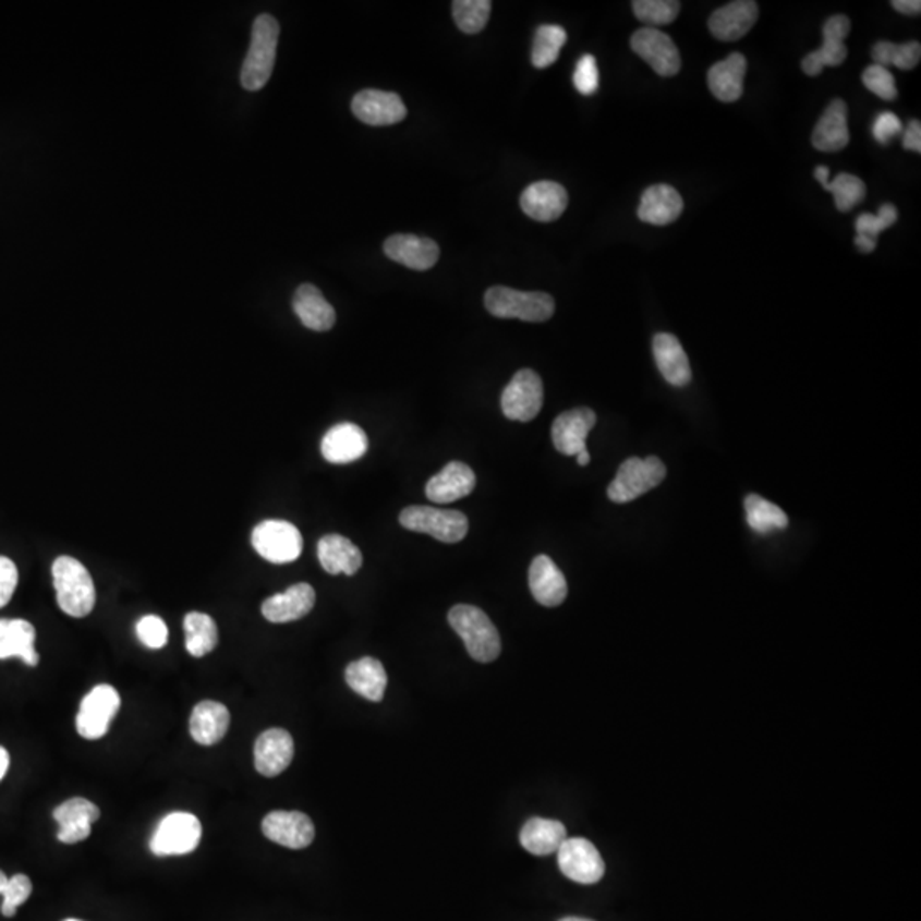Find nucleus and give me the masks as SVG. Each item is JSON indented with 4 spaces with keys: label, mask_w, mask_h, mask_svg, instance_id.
I'll return each mask as SVG.
<instances>
[{
    "label": "nucleus",
    "mask_w": 921,
    "mask_h": 921,
    "mask_svg": "<svg viewBox=\"0 0 921 921\" xmlns=\"http://www.w3.org/2000/svg\"><path fill=\"white\" fill-rule=\"evenodd\" d=\"M57 603L65 615L84 618L90 615L96 604V587L93 577L81 561L62 555L51 567Z\"/></svg>",
    "instance_id": "1"
},
{
    "label": "nucleus",
    "mask_w": 921,
    "mask_h": 921,
    "mask_svg": "<svg viewBox=\"0 0 921 921\" xmlns=\"http://www.w3.org/2000/svg\"><path fill=\"white\" fill-rule=\"evenodd\" d=\"M279 36V21L270 14L256 17L252 29V45L241 69V84L244 89L259 90L267 86L277 59Z\"/></svg>",
    "instance_id": "2"
},
{
    "label": "nucleus",
    "mask_w": 921,
    "mask_h": 921,
    "mask_svg": "<svg viewBox=\"0 0 921 921\" xmlns=\"http://www.w3.org/2000/svg\"><path fill=\"white\" fill-rule=\"evenodd\" d=\"M452 630L461 637L466 645L468 654L478 663H494L502 651V642L497 627L490 618L470 604H458L447 616Z\"/></svg>",
    "instance_id": "3"
},
{
    "label": "nucleus",
    "mask_w": 921,
    "mask_h": 921,
    "mask_svg": "<svg viewBox=\"0 0 921 921\" xmlns=\"http://www.w3.org/2000/svg\"><path fill=\"white\" fill-rule=\"evenodd\" d=\"M485 307L495 318L543 323L555 313V301L546 292H522L497 286L486 291Z\"/></svg>",
    "instance_id": "4"
},
{
    "label": "nucleus",
    "mask_w": 921,
    "mask_h": 921,
    "mask_svg": "<svg viewBox=\"0 0 921 921\" xmlns=\"http://www.w3.org/2000/svg\"><path fill=\"white\" fill-rule=\"evenodd\" d=\"M400 524L413 533L431 534L440 543H459L466 537L470 521L458 510H443L428 506H412L401 510Z\"/></svg>",
    "instance_id": "5"
},
{
    "label": "nucleus",
    "mask_w": 921,
    "mask_h": 921,
    "mask_svg": "<svg viewBox=\"0 0 921 921\" xmlns=\"http://www.w3.org/2000/svg\"><path fill=\"white\" fill-rule=\"evenodd\" d=\"M667 470L655 456L647 459L630 458L621 464L608 486V497L615 504H628L647 494L666 478Z\"/></svg>",
    "instance_id": "6"
},
{
    "label": "nucleus",
    "mask_w": 921,
    "mask_h": 921,
    "mask_svg": "<svg viewBox=\"0 0 921 921\" xmlns=\"http://www.w3.org/2000/svg\"><path fill=\"white\" fill-rule=\"evenodd\" d=\"M202 823L190 812H171L157 824L149 848L156 857H180L201 845Z\"/></svg>",
    "instance_id": "7"
},
{
    "label": "nucleus",
    "mask_w": 921,
    "mask_h": 921,
    "mask_svg": "<svg viewBox=\"0 0 921 921\" xmlns=\"http://www.w3.org/2000/svg\"><path fill=\"white\" fill-rule=\"evenodd\" d=\"M252 545L259 557L275 565L291 563L302 553V534L294 524L279 519L259 522L253 530Z\"/></svg>",
    "instance_id": "8"
},
{
    "label": "nucleus",
    "mask_w": 921,
    "mask_h": 921,
    "mask_svg": "<svg viewBox=\"0 0 921 921\" xmlns=\"http://www.w3.org/2000/svg\"><path fill=\"white\" fill-rule=\"evenodd\" d=\"M122 705L120 694L110 684H98L84 696L75 718L78 736L96 741L107 736L111 720Z\"/></svg>",
    "instance_id": "9"
},
{
    "label": "nucleus",
    "mask_w": 921,
    "mask_h": 921,
    "mask_svg": "<svg viewBox=\"0 0 921 921\" xmlns=\"http://www.w3.org/2000/svg\"><path fill=\"white\" fill-rule=\"evenodd\" d=\"M545 391L542 377L531 368H522L510 379L500 398L504 415L514 422H531L542 412Z\"/></svg>",
    "instance_id": "10"
},
{
    "label": "nucleus",
    "mask_w": 921,
    "mask_h": 921,
    "mask_svg": "<svg viewBox=\"0 0 921 921\" xmlns=\"http://www.w3.org/2000/svg\"><path fill=\"white\" fill-rule=\"evenodd\" d=\"M557 859L561 874L584 886L599 883L606 871L599 851L585 838L565 839L558 848Z\"/></svg>",
    "instance_id": "11"
},
{
    "label": "nucleus",
    "mask_w": 921,
    "mask_h": 921,
    "mask_svg": "<svg viewBox=\"0 0 921 921\" xmlns=\"http://www.w3.org/2000/svg\"><path fill=\"white\" fill-rule=\"evenodd\" d=\"M631 50L663 77H672L681 69V56L675 41L655 28H642L631 36Z\"/></svg>",
    "instance_id": "12"
},
{
    "label": "nucleus",
    "mask_w": 921,
    "mask_h": 921,
    "mask_svg": "<svg viewBox=\"0 0 921 921\" xmlns=\"http://www.w3.org/2000/svg\"><path fill=\"white\" fill-rule=\"evenodd\" d=\"M848 33H850V20L847 16L829 17L823 26V45L820 50L812 51L802 60V71L815 77L824 71V68H838L847 60L848 50L845 45Z\"/></svg>",
    "instance_id": "13"
},
{
    "label": "nucleus",
    "mask_w": 921,
    "mask_h": 921,
    "mask_svg": "<svg viewBox=\"0 0 921 921\" xmlns=\"http://www.w3.org/2000/svg\"><path fill=\"white\" fill-rule=\"evenodd\" d=\"M352 113L365 125L388 126L403 122L407 107L397 93L364 89L353 96Z\"/></svg>",
    "instance_id": "14"
},
{
    "label": "nucleus",
    "mask_w": 921,
    "mask_h": 921,
    "mask_svg": "<svg viewBox=\"0 0 921 921\" xmlns=\"http://www.w3.org/2000/svg\"><path fill=\"white\" fill-rule=\"evenodd\" d=\"M263 835L280 847L302 850L314 839V824L310 815L298 811H274L265 815Z\"/></svg>",
    "instance_id": "15"
},
{
    "label": "nucleus",
    "mask_w": 921,
    "mask_h": 921,
    "mask_svg": "<svg viewBox=\"0 0 921 921\" xmlns=\"http://www.w3.org/2000/svg\"><path fill=\"white\" fill-rule=\"evenodd\" d=\"M596 422V413L592 412L591 408H573L561 413L553 422V446L563 456H577L585 451V440Z\"/></svg>",
    "instance_id": "16"
},
{
    "label": "nucleus",
    "mask_w": 921,
    "mask_h": 921,
    "mask_svg": "<svg viewBox=\"0 0 921 921\" xmlns=\"http://www.w3.org/2000/svg\"><path fill=\"white\" fill-rule=\"evenodd\" d=\"M567 205H569V193L555 181H537L530 184L521 195L522 213L537 222H553L560 219Z\"/></svg>",
    "instance_id": "17"
},
{
    "label": "nucleus",
    "mask_w": 921,
    "mask_h": 921,
    "mask_svg": "<svg viewBox=\"0 0 921 921\" xmlns=\"http://www.w3.org/2000/svg\"><path fill=\"white\" fill-rule=\"evenodd\" d=\"M294 758V739L283 729H268L256 739L255 766L259 775L274 778L286 772Z\"/></svg>",
    "instance_id": "18"
},
{
    "label": "nucleus",
    "mask_w": 921,
    "mask_h": 921,
    "mask_svg": "<svg viewBox=\"0 0 921 921\" xmlns=\"http://www.w3.org/2000/svg\"><path fill=\"white\" fill-rule=\"evenodd\" d=\"M98 805L93 804L90 800L75 799L63 802L53 811V820L59 823V833L57 838L63 845L81 844L84 839L90 836V824L99 820Z\"/></svg>",
    "instance_id": "19"
},
{
    "label": "nucleus",
    "mask_w": 921,
    "mask_h": 921,
    "mask_svg": "<svg viewBox=\"0 0 921 921\" xmlns=\"http://www.w3.org/2000/svg\"><path fill=\"white\" fill-rule=\"evenodd\" d=\"M385 253L392 262L412 270H428L439 262L440 250L436 241L413 234L389 235L385 241Z\"/></svg>",
    "instance_id": "20"
},
{
    "label": "nucleus",
    "mask_w": 921,
    "mask_h": 921,
    "mask_svg": "<svg viewBox=\"0 0 921 921\" xmlns=\"http://www.w3.org/2000/svg\"><path fill=\"white\" fill-rule=\"evenodd\" d=\"M475 471L471 470L466 463L451 461L436 476L428 480L427 486H425V495L432 502L451 504L459 498L468 497L471 492L475 490Z\"/></svg>",
    "instance_id": "21"
},
{
    "label": "nucleus",
    "mask_w": 921,
    "mask_h": 921,
    "mask_svg": "<svg viewBox=\"0 0 921 921\" xmlns=\"http://www.w3.org/2000/svg\"><path fill=\"white\" fill-rule=\"evenodd\" d=\"M368 449V439L359 425L343 422L326 432L322 440L323 458L331 464L359 461Z\"/></svg>",
    "instance_id": "22"
},
{
    "label": "nucleus",
    "mask_w": 921,
    "mask_h": 921,
    "mask_svg": "<svg viewBox=\"0 0 921 921\" xmlns=\"http://www.w3.org/2000/svg\"><path fill=\"white\" fill-rule=\"evenodd\" d=\"M316 603V592L306 582L291 585L282 594L268 597L262 606L265 620L270 623H291L310 615Z\"/></svg>",
    "instance_id": "23"
},
{
    "label": "nucleus",
    "mask_w": 921,
    "mask_h": 921,
    "mask_svg": "<svg viewBox=\"0 0 921 921\" xmlns=\"http://www.w3.org/2000/svg\"><path fill=\"white\" fill-rule=\"evenodd\" d=\"M758 4L753 0H736L710 16L708 29L720 41H737L748 35L758 21Z\"/></svg>",
    "instance_id": "24"
},
{
    "label": "nucleus",
    "mask_w": 921,
    "mask_h": 921,
    "mask_svg": "<svg viewBox=\"0 0 921 921\" xmlns=\"http://www.w3.org/2000/svg\"><path fill=\"white\" fill-rule=\"evenodd\" d=\"M530 589L534 599L546 608L560 606L569 592L563 573L546 555H537L531 563Z\"/></svg>",
    "instance_id": "25"
},
{
    "label": "nucleus",
    "mask_w": 921,
    "mask_h": 921,
    "mask_svg": "<svg viewBox=\"0 0 921 921\" xmlns=\"http://www.w3.org/2000/svg\"><path fill=\"white\" fill-rule=\"evenodd\" d=\"M850 142L848 108L844 99H835L824 111L812 132V144L821 153H838Z\"/></svg>",
    "instance_id": "26"
},
{
    "label": "nucleus",
    "mask_w": 921,
    "mask_h": 921,
    "mask_svg": "<svg viewBox=\"0 0 921 921\" xmlns=\"http://www.w3.org/2000/svg\"><path fill=\"white\" fill-rule=\"evenodd\" d=\"M655 364L670 386L682 388L691 380V365L687 352L678 338L670 334H657L652 341Z\"/></svg>",
    "instance_id": "27"
},
{
    "label": "nucleus",
    "mask_w": 921,
    "mask_h": 921,
    "mask_svg": "<svg viewBox=\"0 0 921 921\" xmlns=\"http://www.w3.org/2000/svg\"><path fill=\"white\" fill-rule=\"evenodd\" d=\"M684 202L678 190L669 184H654L643 192L639 219L652 226H667L682 214Z\"/></svg>",
    "instance_id": "28"
},
{
    "label": "nucleus",
    "mask_w": 921,
    "mask_h": 921,
    "mask_svg": "<svg viewBox=\"0 0 921 921\" xmlns=\"http://www.w3.org/2000/svg\"><path fill=\"white\" fill-rule=\"evenodd\" d=\"M292 307L302 325L313 331H328L337 322V313L318 287L302 283L292 299Z\"/></svg>",
    "instance_id": "29"
},
{
    "label": "nucleus",
    "mask_w": 921,
    "mask_h": 921,
    "mask_svg": "<svg viewBox=\"0 0 921 921\" xmlns=\"http://www.w3.org/2000/svg\"><path fill=\"white\" fill-rule=\"evenodd\" d=\"M231 715L219 702L205 700L193 708L190 717V734L193 741L202 746H214L222 741L228 734Z\"/></svg>",
    "instance_id": "30"
},
{
    "label": "nucleus",
    "mask_w": 921,
    "mask_h": 921,
    "mask_svg": "<svg viewBox=\"0 0 921 921\" xmlns=\"http://www.w3.org/2000/svg\"><path fill=\"white\" fill-rule=\"evenodd\" d=\"M748 62L742 53H732L726 60L710 68L708 87L712 95L722 102H734L741 98Z\"/></svg>",
    "instance_id": "31"
},
{
    "label": "nucleus",
    "mask_w": 921,
    "mask_h": 921,
    "mask_svg": "<svg viewBox=\"0 0 921 921\" xmlns=\"http://www.w3.org/2000/svg\"><path fill=\"white\" fill-rule=\"evenodd\" d=\"M318 558L325 572L330 575H355L362 567L361 549L340 534H328L319 540Z\"/></svg>",
    "instance_id": "32"
},
{
    "label": "nucleus",
    "mask_w": 921,
    "mask_h": 921,
    "mask_svg": "<svg viewBox=\"0 0 921 921\" xmlns=\"http://www.w3.org/2000/svg\"><path fill=\"white\" fill-rule=\"evenodd\" d=\"M36 630L26 620H0V659L20 657L28 666H38Z\"/></svg>",
    "instance_id": "33"
},
{
    "label": "nucleus",
    "mask_w": 921,
    "mask_h": 921,
    "mask_svg": "<svg viewBox=\"0 0 921 921\" xmlns=\"http://www.w3.org/2000/svg\"><path fill=\"white\" fill-rule=\"evenodd\" d=\"M346 679L347 684L368 702H380L385 699L388 675L385 666L374 657H362L350 663L347 666Z\"/></svg>",
    "instance_id": "34"
},
{
    "label": "nucleus",
    "mask_w": 921,
    "mask_h": 921,
    "mask_svg": "<svg viewBox=\"0 0 921 921\" xmlns=\"http://www.w3.org/2000/svg\"><path fill=\"white\" fill-rule=\"evenodd\" d=\"M519 839L524 850L536 857H546V855L557 853L558 848L567 839V827L560 821L531 817L522 826Z\"/></svg>",
    "instance_id": "35"
},
{
    "label": "nucleus",
    "mask_w": 921,
    "mask_h": 921,
    "mask_svg": "<svg viewBox=\"0 0 921 921\" xmlns=\"http://www.w3.org/2000/svg\"><path fill=\"white\" fill-rule=\"evenodd\" d=\"M184 635H186V651L193 657H204L217 647L219 630L213 616L205 613L192 611L184 616Z\"/></svg>",
    "instance_id": "36"
},
{
    "label": "nucleus",
    "mask_w": 921,
    "mask_h": 921,
    "mask_svg": "<svg viewBox=\"0 0 921 921\" xmlns=\"http://www.w3.org/2000/svg\"><path fill=\"white\" fill-rule=\"evenodd\" d=\"M898 220V208L893 204H884L878 208L877 216L874 214H862L855 222L857 238L855 246L862 253H872L877 247V238L881 232L886 231Z\"/></svg>",
    "instance_id": "37"
},
{
    "label": "nucleus",
    "mask_w": 921,
    "mask_h": 921,
    "mask_svg": "<svg viewBox=\"0 0 921 921\" xmlns=\"http://www.w3.org/2000/svg\"><path fill=\"white\" fill-rule=\"evenodd\" d=\"M744 507L749 528L756 533L768 534L772 531L785 530L788 525V518L784 510L760 495H748Z\"/></svg>",
    "instance_id": "38"
},
{
    "label": "nucleus",
    "mask_w": 921,
    "mask_h": 921,
    "mask_svg": "<svg viewBox=\"0 0 921 921\" xmlns=\"http://www.w3.org/2000/svg\"><path fill=\"white\" fill-rule=\"evenodd\" d=\"M567 44V32L558 24H543L534 35L531 60L536 69H546L557 62L561 48Z\"/></svg>",
    "instance_id": "39"
},
{
    "label": "nucleus",
    "mask_w": 921,
    "mask_h": 921,
    "mask_svg": "<svg viewBox=\"0 0 921 921\" xmlns=\"http://www.w3.org/2000/svg\"><path fill=\"white\" fill-rule=\"evenodd\" d=\"M872 59L875 65L881 68L901 69V71H911L917 68L921 59V45L918 41H910V44L896 45L890 41H878L872 48Z\"/></svg>",
    "instance_id": "40"
},
{
    "label": "nucleus",
    "mask_w": 921,
    "mask_h": 921,
    "mask_svg": "<svg viewBox=\"0 0 921 921\" xmlns=\"http://www.w3.org/2000/svg\"><path fill=\"white\" fill-rule=\"evenodd\" d=\"M490 0H456L452 2V16L456 26L466 35H476L485 28L490 17Z\"/></svg>",
    "instance_id": "41"
},
{
    "label": "nucleus",
    "mask_w": 921,
    "mask_h": 921,
    "mask_svg": "<svg viewBox=\"0 0 921 921\" xmlns=\"http://www.w3.org/2000/svg\"><path fill=\"white\" fill-rule=\"evenodd\" d=\"M824 190L833 193L839 213H848L851 208L862 204L867 193L865 183L859 177L848 173L838 174L835 180L829 181L824 186Z\"/></svg>",
    "instance_id": "42"
},
{
    "label": "nucleus",
    "mask_w": 921,
    "mask_h": 921,
    "mask_svg": "<svg viewBox=\"0 0 921 921\" xmlns=\"http://www.w3.org/2000/svg\"><path fill=\"white\" fill-rule=\"evenodd\" d=\"M637 20L647 24L645 28L666 26L678 17L681 4L676 0H635L633 4Z\"/></svg>",
    "instance_id": "43"
},
{
    "label": "nucleus",
    "mask_w": 921,
    "mask_h": 921,
    "mask_svg": "<svg viewBox=\"0 0 921 921\" xmlns=\"http://www.w3.org/2000/svg\"><path fill=\"white\" fill-rule=\"evenodd\" d=\"M863 84L867 89L874 93L881 99L893 101L898 98V87H896V78L890 74L889 69L881 68V65H871L867 68L862 75Z\"/></svg>",
    "instance_id": "44"
},
{
    "label": "nucleus",
    "mask_w": 921,
    "mask_h": 921,
    "mask_svg": "<svg viewBox=\"0 0 921 921\" xmlns=\"http://www.w3.org/2000/svg\"><path fill=\"white\" fill-rule=\"evenodd\" d=\"M33 893V884L28 875L16 874L9 878L8 887H5L4 901H2V914L5 918H11L16 914L17 908L24 902L28 901Z\"/></svg>",
    "instance_id": "45"
},
{
    "label": "nucleus",
    "mask_w": 921,
    "mask_h": 921,
    "mask_svg": "<svg viewBox=\"0 0 921 921\" xmlns=\"http://www.w3.org/2000/svg\"><path fill=\"white\" fill-rule=\"evenodd\" d=\"M137 637L147 649L159 651L168 643V627L159 616L147 615L138 620Z\"/></svg>",
    "instance_id": "46"
},
{
    "label": "nucleus",
    "mask_w": 921,
    "mask_h": 921,
    "mask_svg": "<svg viewBox=\"0 0 921 921\" xmlns=\"http://www.w3.org/2000/svg\"><path fill=\"white\" fill-rule=\"evenodd\" d=\"M573 86L584 96H591L599 89V71L596 59L592 56L581 57L573 71Z\"/></svg>",
    "instance_id": "47"
},
{
    "label": "nucleus",
    "mask_w": 921,
    "mask_h": 921,
    "mask_svg": "<svg viewBox=\"0 0 921 921\" xmlns=\"http://www.w3.org/2000/svg\"><path fill=\"white\" fill-rule=\"evenodd\" d=\"M17 581H20V573H17L16 563L11 558L0 557V608L8 606L9 601L12 599Z\"/></svg>",
    "instance_id": "48"
},
{
    "label": "nucleus",
    "mask_w": 921,
    "mask_h": 921,
    "mask_svg": "<svg viewBox=\"0 0 921 921\" xmlns=\"http://www.w3.org/2000/svg\"><path fill=\"white\" fill-rule=\"evenodd\" d=\"M902 123L896 114L890 111H884L875 118L874 125H872V135L878 144H889L896 135L901 134Z\"/></svg>",
    "instance_id": "49"
},
{
    "label": "nucleus",
    "mask_w": 921,
    "mask_h": 921,
    "mask_svg": "<svg viewBox=\"0 0 921 921\" xmlns=\"http://www.w3.org/2000/svg\"><path fill=\"white\" fill-rule=\"evenodd\" d=\"M902 147L906 150L921 153V123L918 120H911L906 126L905 135H902Z\"/></svg>",
    "instance_id": "50"
},
{
    "label": "nucleus",
    "mask_w": 921,
    "mask_h": 921,
    "mask_svg": "<svg viewBox=\"0 0 921 921\" xmlns=\"http://www.w3.org/2000/svg\"><path fill=\"white\" fill-rule=\"evenodd\" d=\"M890 5L896 11L901 12V14H910V16H914V14H920L921 12L920 0H893Z\"/></svg>",
    "instance_id": "51"
},
{
    "label": "nucleus",
    "mask_w": 921,
    "mask_h": 921,
    "mask_svg": "<svg viewBox=\"0 0 921 921\" xmlns=\"http://www.w3.org/2000/svg\"><path fill=\"white\" fill-rule=\"evenodd\" d=\"M815 180L820 181L821 186H826L829 183V169L826 166H817L814 171Z\"/></svg>",
    "instance_id": "52"
},
{
    "label": "nucleus",
    "mask_w": 921,
    "mask_h": 921,
    "mask_svg": "<svg viewBox=\"0 0 921 921\" xmlns=\"http://www.w3.org/2000/svg\"><path fill=\"white\" fill-rule=\"evenodd\" d=\"M9 761L11 760H9L8 749H4L2 748V746H0V780H2V778H4L5 776V773H8Z\"/></svg>",
    "instance_id": "53"
},
{
    "label": "nucleus",
    "mask_w": 921,
    "mask_h": 921,
    "mask_svg": "<svg viewBox=\"0 0 921 921\" xmlns=\"http://www.w3.org/2000/svg\"><path fill=\"white\" fill-rule=\"evenodd\" d=\"M577 463H579V466H587L591 463V455H589L587 449L577 455Z\"/></svg>",
    "instance_id": "54"
},
{
    "label": "nucleus",
    "mask_w": 921,
    "mask_h": 921,
    "mask_svg": "<svg viewBox=\"0 0 921 921\" xmlns=\"http://www.w3.org/2000/svg\"><path fill=\"white\" fill-rule=\"evenodd\" d=\"M9 877L4 874V872L0 871V894H4L5 887H8Z\"/></svg>",
    "instance_id": "55"
},
{
    "label": "nucleus",
    "mask_w": 921,
    "mask_h": 921,
    "mask_svg": "<svg viewBox=\"0 0 921 921\" xmlns=\"http://www.w3.org/2000/svg\"><path fill=\"white\" fill-rule=\"evenodd\" d=\"M560 921H592V920H585V918L567 917V918H563V920H560Z\"/></svg>",
    "instance_id": "56"
},
{
    "label": "nucleus",
    "mask_w": 921,
    "mask_h": 921,
    "mask_svg": "<svg viewBox=\"0 0 921 921\" xmlns=\"http://www.w3.org/2000/svg\"><path fill=\"white\" fill-rule=\"evenodd\" d=\"M63 921H81V920H75V918H69V920H63Z\"/></svg>",
    "instance_id": "57"
}]
</instances>
